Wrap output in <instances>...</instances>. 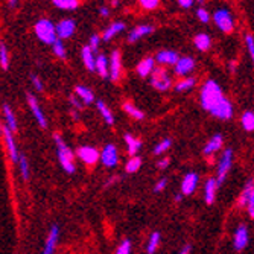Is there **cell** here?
I'll return each instance as SVG.
<instances>
[{
  "mask_svg": "<svg viewBox=\"0 0 254 254\" xmlns=\"http://www.w3.org/2000/svg\"><path fill=\"white\" fill-rule=\"evenodd\" d=\"M250 244V233H248V227L241 224L236 230H235V235H233V247L236 251H242L248 247Z\"/></svg>",
  "mask_w": 254,
  "mask_h": 254,
  "instance_id": "cell-11",
  "label": "cell"
},
{
  "mask_svg": "<svg viewBox=\"0 0 254 254\" xmlns=\"http://www.w3.org/2000/svg\"><path fill=\"white\" fill-rule=\"evenodd\" d=\"M196 84V79L192 78V76H188V78H183L181 81H178L175 84V91H178V93H183V91H189L195 87Z\"/></svg>",
  "mask_w": 254,
  "mask_h": 254,
  "instance_id": "cell-31",
  "label": "cell"
},
{
  "mask_svg": "<svg viewBox=\"0 0 254 254\" xmlns=\"http://www.w3.org/2000/svg\"><path fill=\"white\" fill-rule=\"evenodd\" d=\"M230 68H232V72H235V68H236V63L235 61L230 63Z\"/></svg>",
  "mask_w": 254,
  "mask_h": 254,
  "instance_id": "cell-54",
  "label": "cell"
},
{
  "mask_svg": "<svg viewBox=\"0 0 254 254\" xmlns=\"http://www.w3.org/2000/svg\"><path fill=\"white\" fill-rule=\"evenodd\" d=\"M96 107H98V110H99V113H101V116L104 118V121H105L108 125H113V124H114V116H113L111 110L107 107V104L102 102V101H98V102H96Z\"/></svg>",
  "mask_w": 254,
  "mask_h": 254,
  "instance_id": "cell-32",
  "label": "cell"
},
{
  "mask_svg": "<svg viewBox=\"0 0 254 254\" xmlns=\"http://www.w3.org/2000/svg\"><path fill=\"white\" fill-rule=\"evenodd\" d=\"M183 9H188V8H190V6H193V0H178V2H177Z\"/></svg>",
  "mask_w": 254,
  "mask_h": 254,
  "instance_id": "cell-49",
  "label": "cell"
},
{
  "mask_svg": "<svg viewBox=\"0 0 254 254\" xmlns=\"http://www.w3.org/2000/svg\"><path fill=\"white\" fill-rule=\"evenodd\" d=\"M138 5H140L143 9H146V11H152V9H157L160 6V2H158V0H140Z\"/></svg>",
  "mask_w": 254,
  "mask_h": 254,
  "instance_id": "cell-41",
  "label": "cell"
},
{
  "mask_svg": "<svg viewBox=\"0 0 254 254\" xmlns=\"http://www.w3.org/2000/svg\"><path fill=\"white\" fill-rule=\"evenodd\" d=\"M52 5L58 9H63V11H75L81 3L78 0H54Z\"/></svg>",
  "mask_w": 254,
  "mask_h": 254,
  "instance_id": "cell-30",
  "label": "cell"
},
{
  "mask_svg": "<svg viewBox=\"0 0 254 254\" xmlns=\"http://www.w3.org/2000/svg\"><path fill=\"white\" fill-rule=\"evenodd\" d=\"M241 122H242V127L245 131L251 132L254 131V113L253 111H245L241 118Z\"/></svg>",
  "mask_w": 254,
  "mask_h": 254,
  "instance_id": "cell-36",
  "label": "cell"
},
{
  "mask_svg": "<svg viewBox=\"0 0 254 254\" xmlns=\"http://www.w3.org/2000/svg\"><path fill=\"white\" fill-rule=\"evenodd\" d=\"M140 166H142V158L135 155V157H131V158L127 161L125 171H127L128 174H135L138 169H140Z\"/></svg>",
  "mask_w": 254,
  "mask_h": 254,
  "instance_id": "cell-37",
  "label": "cell"
},
{
  "mask_svg": "<svg viewBox=\"0 0 254 254\" xmlns=\"http://www.w3.org/2000/svg\"><path fill=\"white\" fill-rule=\"evenodd\" d=\"M99 160L105 168H114L119 161V152L118 148L113 143L105 145V148L99 152Z\"/></svg>",
  "mask_w": 254,
  "mask_h": 254,
  "instance_id": "cell-8",
  "label": "cell"
},
{
  "mask_svg": "<svg viewBox=\"0 0 254 254\" xmlns=\"http://www.w3.org/2000/svg\"><path fill=\"white\" fill-rule=\"evenodd\" d=\"M239 205L248 210L250 218H254V184L253 180H248L245 188L239 196Z\"/></svg>",
  "mask_w": 254,
  "mask_h": 254,
  "instance_id": "cell-7",
  "label": "cell"
},
{
  "mask_svg": "<svg viewBox=\"0 0 254 254\" xmlns=\"http://www.w3.org/2000/svg\"><path fill=\"white\" fill-rule=\"evenodd\" d=\"M151 84L158 91H168L172 87V79L169 73L161 67H155L151 72Z\"/></svg>",
  "mask_w": 254,
  "mask_h": 254,
  "instance_id": "cell-5",
  "label": "cell"
},
{
  "mask_svg": "<svg viewBox=\"0 0 254 254\" xmlns=\"http://www.w3.org/2000/svg\"><path fill=\"white\" fill-rule=\"evenodd\" d=\"M52 51H54V54H55L58 58H61V60H65V55H67V52H65V48H64V43H63L61 40H57V41L52 44Z\"/></svg>",
  "mask_w": 254,
  "mask_h": 254,
  "instance_id": "cell-40",
  "label": "cell"
},
{
  "mask_svg": "<svg viewBox=\"0 0 254 254\" xmlns=\"http://www.w3.org/2000/svg\"><path fill=\"white\" fill-rule=\"evenodd\" d=\"M152 32H154V28L152 26H149V25H140V26L134 28L128 34V41L129 43H135V41H138L140 38H143V37H146V35H149Z\"/></svg>",
  "mask_w": 254,
  "mask_h": 254,
  "instance_id": "cell-22",
  "label": "cell"
},
{
  "mask_svg": "<svg viewBox=\"0 0 254 254\" xmlns=\"http://www.w3.org/2000/svg\"><path fill=\"white\" fill-rule=\"evenodd\" d=\"M169 165H171V160L169 158H161L158 163H157V168L158 169H168Z\"/></svg>",
  "mask_w": 254,
  "mask_h": 254,
  "instance_id": "cell-50",
  "label": "cell"
},
{
  "mask_svg": "<svg viewBox=\"0 0 254 254\" xmlns=\"http://www.w3.org/2000/svg\"><path fill=\"white\" fill-rule=\"evenodd\" d=\"M124 31H125V23H122V21H114L111 26H108L105 29V32L102 35V40L104 41H110L111 38H114L118 34H121Z\"/></svg>",
  "mask_w": 254,
  "mask_h": 254,
  "instance_id": "cell-25",
  "label": "cell"
},
{
  "mask_svg": "<svg viewBox=\"0 0 254 254\" xmlns=\"http://www.w3.org/2000/svg\"><path fill=\"white\" fill-rule=\"evenodd\" d=\"M178 58H180L178 54L174 52V51H160L155 55L154 61H157L161 65H175V63L178 61Z\"/></svg>",
  "mask_w": 254,
  "mask_h": 254,
  "instance_id": "cell-21",
  "label": "cell"
},
{
  "mask_svg": "<svg viewBox=\"0 0 254 254\" xmlns=\"http://www.w3.org/2000/svg\"><path fill=\"white\" fill-rule=\"evenodd\" d=\"M18 3L17 2H14V0H11V2H9V6H17Z\"/></svg>",
  "mask_w": 254,
  "mask_h": 254,
  "instance_id": "cell-57",
  "label": "cell"
},
{
  "mask_svg": "<svg viewBox=\"0 0 254 254\" xmlns=\"http://www.w3.org/2000/svg\"><path fill=\"white\" fill-rule=\"evenodd\" d=\"M174 67L178 76H186L195 68V60L192 57H180Z\"/></svg>",
  "mask_w": 254,
  "mask_h": 254,
  "instance_id": "cell-16",
  "label": "cell"
},
{
  "mask_svg": "<svg viewBox=\"0 0 254 254\" xmlns=\"http://www.w3.org/2000/svg\"><path fill=\"white\" fill-rule=\"evenodd\" d=\"M232 165H233V151L232 149H225L219 158V163H218V174H216V183L218 186H221V184L225 181L230 169H232Z\"/></svg>",
  "mask_w": 254,
  "mask_h": 254,
  "instance_id": "cell-6",
  "label": "cell"
},
{
  "mask_svg": "<svg viewBox=\"0 0 254 254\" xmlns=\"http://www.w3.org/2000/svg\"><path fill=\"white\" fill-rule=\"evenodd\" d=\"M3 118H5V127H6L12 134H15L17 129H18V125H17L15 114H14L12 108H11L8 104L3 105Z\"/></svg>",
  "mask_w": 254,
  "mask_h": 254,
  "instance_id": "cell-23",
  "label": "cell"
},
{
  "mask_svg": "<svg viewBox=\"0 0 254 254\" xmlns=\"http://www.w3.org/2000/svg\"><path fill=\"white\" fill-rule=\"evenodd\" d=\"M222 143H224V138H222V135L221 134H215L213 137H210V140L205 143V146H204V155H207V157H210V155H213L215 152H218L221 148H222Z\"/></svg>",
  "mask_w": 254,
  "mask_h": 254,
  "instance_id": "cell-20",
  "label": "cell"
},
{
  "mask_svg": "<svg viewBox=\"0 0 254 254\" xmlns=\"http://www.w3.org/2000/svg\"><path fill=\"white\" fill-rule=\"evenodd\" d=\"M72 116H73V119H75V121H78V113L72 111Z\"/></svg>",
  "mask_w": 254,
  "mask_h": 254,
  "instance_id": "cell-55",
  "label": "cell"
},
{
  "mask_svg": "<svg viewBox=\"0 0 254 254\" xmlns=\"http://www.w3.org/2000/svg\"><path fill=\"white\" fill-rule=\"evenodd\" d=\"M199 98L201 107L207 113H210L212 116L221 121H230L233 118V105L224 96L222 88L215 79H209L204 82Z\"/></svg>",
  "mask_w": 254,
  "mask_h": 254,
  "instance_id": "cell-1",
  "label": "cell"
},
{
  "mask_svg": "<svg viewBox=\"0 0 254 254\" xmlns=\"http://www.w3.org/2000/svg\"><path fill=\"white\" fill-rule=\"evenodd\" d=\"M124 138H125V143H127L129 155L135 157L137 152L140 151V148H142V140H140V138H137V137H132L131 134H125Z\"/></svg>",
  "mask_w": 254,
  "mask_h": 254,
  "instance_id": "cell-27",
  "label": "cell"
},
{
  "mask_svg": "<svg viewBox=\"0 0 254 254\" xmlns=\"http://www.w3.org/2000/svg\"><path fill=\"white\" fill-rule=\"evenodd\" d=\"M111 6H119V2H118V0H114V2H111Z\"/></svg>",
  "mask_w": 254,
  "mask_h": 254,
  "instance_id": "cell-56",
  "label": "cell"
},
{
  "mask_svg": "<svg viewBox=\"0 0 254 254\" xmlns=\"http://www.w3.org/2000/svg\"><path fill=\"white\" fill-rule=\"evenodd\" d=\"M245 44H247V49H248V54L251 58H254V38L251 34H247L245 35Z\"/></svg>",
  "mask_w": 254,
  "mask_h": 254,
  "instance_id": "cell-45",
  "label": "cell"
},
{
  "mask_svg": "<svg viewBox=\"0 0 254 254\" xmlns=\"http://www.w3.org/2000/svg\"><path fill=\"white\" fill-rule=\"evenodd\" d=\"M68 101H70V104H72V107H73V108H76V110H82V102H81L75 95H72V96H70V99H68Z\"/></svg>",
  "mask_w": 254,
  "mask_h": 254,
  "instance_id": "cell-48",
  "label": "cell"
},
{
  "mask_svg": "<svg viewBox=\"0 0 254 254\" xmlns=\"http://www.w3.org/2000/svg\"><path fill=\"white\" fill-rule=\"evenodd\" d=\"M75 29H76V23L72 18H63L55 25L57 38L61 40V41L65 40V38H70L73 35Z\"/></svg>",
  "mask_w": 254,
  "mask_h": 254,
  "instance_id": "cell-9",
  "label": "cell"
},
{
  "mask_svg": "<svg viewBox=\"0 0 254 254\" xmlns=\"http://www.w3.org/2000/svg\"><path fill=\"white\" fill-rule=\"evenodd\" d=\"M2 127H3V124H2V121H0V131H2Z\"/></svg>",
  "mask_w": 254,
  "mask_h": 254,
  "instance_id": "cell-58",
  "label": "cell"
},
{
  "mask_svg": "<svg viewBox=\"0 0 254 254\" xmlns=\"http://www.w3.org/2000/svg\"><path fill=\"white\" fill-rule=\"evenodd\" d=\"M160 241H161V235L158 232H154L151 236H149V241H148V245H146V253L148 254H155L158 245H160Z\"/></svg>",
  "mask_w": 254,
  "mask_h": 254,
  "instance_id": "cell-35",
  "label": "cell"
},
{
  "mask_svg": "<svg viewBox=\"0 0 254 254\" xmlns=\"http://www.w3.org/2000/svg\"><path fill=\"white\" fill-rule=\"evenodd\" d=\"M58 238H60V227L52 225L51 232L48 235V239H46V244H44V250H43L41 254H54L55 248H57V244H58Z\"/></svg>",
  "mask_w": 254,
  "mask_h": 254,
  "instance_id": "cell-17",
  "label": "cell"
},
{
  "mask_svg": "<svg viewBox=\"0 0 254 254\" xmlns=\"http://www.w3.org/2000/svg\"><path fill=\"white\" fill-rule=\"evenodd\" d=\"M99 14H101L102 17H108V15H110V9H108L107 6H101V9H99Z\"/></svg>",
  "mask_w": 254,
  "mask_h": 254,
  "instance_id": "cell-51",
  "label": "cell"
},
{
  "mask_svg": "<svg viewBox=\"0 0 254 254\" xmlns=\"http://www.w3.org/2000/svg\"><path fill=\"white\" fill-rule=\"evenodd\" d=\"M166 186H168V178H161V180L157 181V184L154 186V192H155V193L163 192V190L166 189Z\"/></svg>",
  "mask_w": 254,
  "mask_h": 254,
  "instance_id": "cell-46",
  "label": "cell"
},
{
  "mask_svg": "<svg viewBox=\"0 0 254 254\" xmlns=\"http://www.w3.org/2000/svg\"><path fill=\"white\" fill-rule=\"evenodd\" d=\"M0 134L3 135V140H5V143H6V148H8L11 161H12V163H17L20 154H18V149H17V145H15V140H14V134H12L5 125L2 127V131H0Z\"/></svg>",
  "mask_w": 254,
  "mask_h": 254,
  "instance_id": "cell-14",
  "label": "cell"
},
{
  "mask_svg": "<svg viewBox=\"0 0 254 254\" xmlns=\"http://www.w3.org/2000/svg\"><path fill=\"white\" fill-rule=\"evenodd\" d=\"M82 61H84V65L87 67L88 72H95V55L93 52H91V49L88 48V46H84L82 48Z\"/></svg>",
  "mask_w": 254,
  "mask_h": 254,
  "instance_id": "cell-29",
  "label": "cell"
},
{
  "mask_svg": "<svg viewBox=\"0 0 254 254\" xmlns=\"http://www.w3.org/2000/svg\"><path fill=\"white\" fill-rule=\"evenodd\" d=\"M174 199H175V202H181V201H183V195H181V193H177V195L174 196Z\"/></svg>",
  "mask_w": 254,
  "mask_h": 254,
  "instance_id": "cell-53",
  "label": "cell"
},
{
  "mask_svg": "<svg viewBox=\"0 0 254 254\" xmlns=\"http://www.w3.org/2000/svg\"><path fill=\"white\" fill-rule=\"evenodd\" d=\"M116 254H131V241L124 239L116 250Z\"/></svg>",
  "mask_w": 254,
  "mask_h": 254,
  "instance_id": "cell-42",
  "label": "cell"
},
{
  "mask_svg": "<svg viewBox=\"0 0 254 254\" xmlns=\"http://www.w3.org/2000/svg\"><path fill=\"white\" fill-rule=\"evenodd\" d=\"M171 145H172V140H171V138H163V140L158 142V143L155 145V148H154V154H155V155L165 154V152L171 148Z\"/></svg>",
  "mask_w": 254,
  "mask_h": 254,
  "instance_id": "cell-39",
  "label": "cell"
},
{
  "mask_svg": "<svg viewBox=\"0 0 254 254\" xmlns=\"http://www.w3.org/2000/svg\"><path fill=\"white\" fill-rule=\"evenodd\" d=\"M124 110H125V113L127 114H129V116L132 118V119H135V121H142L143 118H145V114L138 110L134 104H131V102H124Z\"/></svg>",
  "mask_w": 254,
  "mask_h": 254,
  "instance_id": "cell-33",
  "label": "cell"
},
{
  "mask_svg": "<svg viewBox=\"0 0 254 254\" xmlns=\"http://www.w3.org/2000/svg\"><path fill=\"white\" fill-rule=\"evenodd\" d=\"M196 17L202 23H209L210 21V14H209V11H207L205 8H198L196 9Z\"/></svg>",
  "mask_w": 254,
  "mask_h": 254,
  "instance_id": "cell-43",
  "label": "cell"
},
{
  "mask_svg": "<svg viewBox=\"0 0 254 254\" xmlns=\"http://www.w3.org/2000/svg\"><path fill=\"white\" fill-rule=\"evenodd\" d=\"M35 35L37 38L44 43V44H49L52 46L58 38H57V32H55V25L49 20V18H40L35 23Z\"/></svg>",
  "mask_w": 254,
  "mask_h": 254,
  "instance_id": "cell-3",
  "label": "cell"
},
{
  "mask_svg": "<svg viewBox=\"0 0 254 254\" xmlns=\"http://www.w3.org/2000/svg\"><path fill=\"white\" fill-rule=\"evenodd\" d=\"M122 75V61H121V52L114 51L111 54V60L108 64V76L111 81H119Z\"/></svg>",
  "mask_w": 254,
  "mask_h": 254,
  "instance_id": "cell-13",
  "label": "cell"
},
{
  "mask_svg": "<svg viewBox=\"0 0 254 254\" xmlns=\"http://www.w3.org/2000/svg\"><path fill=\"white\" fill-rule=\"evenodd\" d=\"M0 67H2L3 70H8L9 68V55H8L6 44L3 41H0Z\"/></svg>",
  "mask_w": 254,
  "mask_h": 254,
  "instance_id": "cell-38",
  "label": "cell"
},
{
  "mask_svg": "<svg viewBox=\"0 0 254 254\" xmlns=\"http://www.w3.org/2000/svg\"><path fill=\"white\" fill-rule=\"evenodd\" d=\"M101 44V37L98 34H93L90 37V43H88V48L91 49V52H95Z\"/></svg>",
  "mask_w": 254,
  "mask_h": 254,
  "instance_id": "cell-44",
  "label": "cell"
},
{
  "mask_svg": "<svg viewBox=\"0 0 254 254\" xmlns=\"http://www.w3.org/2000/svg\"><path fill=\"white\" fill-rule=\"evenodd\" d=\"M199 183V175L196 172H189L184 175L183 181H181V195H192Z\"/></svg>",
  "mask_w": 254,
  "mask_h": 254,
  "instance_id": "cell-15",
  "label": "cell"
},
{
  "mask_svg": "<svg viewBox=\"0 0 254 254\" xmlns=\"http://www.w3.org/2000/svg\"><path fill=\"white\" fill-rule=\"evenodd\" d=\"M76 155L87 166H95L99 161V151L93 146H79Z\"/></svg>",
  "mask_w": 254,
  "mask_h": 254,
  "instance_id": "cell-10",
  "label": "cell"
},
{
  "mask_svg": "<svg viewBox=\"0 0 254 254\" xmlns=\"http://www.w3.org/2000/svg\"><path fill=\"white\" fill-rule=\"evenodd\" d=\"M218 183L215 178H209L205 181V186H204V199H205V204L212 205L215 202V198H216V190H218Z\"/></svg>",
  "mask_w": 254,
  "mask_h": 254,
  "instance_id": "cell-18",
  "label": "cell"
},
{
  "mask_svg": "<svg viewBox=\"0 0 254 254\" xmlns=\"http://www.w3.org/2000/svg\"><path fill=\"white\" fill-rule=\"evenodd\" d=\"M54 140L57 143V149H58V160L60 165L64 169V172L67 174H75L76 172V166H75V154L72 152V149L65 145V142L61 138L60 134L54 135Z\"/></svg>",
  "mask_w": 254,
  "mask_h": 254,
  "instance_id": "cell-2",
  "label": "cell"
},
{
  "mask_svg": "<svg viewBox=\"0 0 254 254\" xmlns=\"http://www.w3.org/2000/svg\"><path fill=\"white\" fill-rule=\"evenodd\" d=\"M189 253H190V245L183 247V250L180 251V254H189Z\"/></svg>",
  "mask_w": 254,
  "mask_h": 254,
  "instance_id": "cell-52",
  "label": "cell"
},
{
  "mask_svg": "<svg viewBox=\"0 0 254 254\" xmlns=\"http://www.w3.org/2000/svg\"><path fill=\"white\" fill-rule=\"evenodd\" d=\"M31 81H32V85L35 87L37 91H43V90H44V85H43L41 79H40L37 75H31Z\"/></svg>",
  "mask_w": 254,
  "mask_h": 254,
  "instance_id": "cell-47",
  "label": "cell"
},
{
  "mask_svg": "<svg viewBox=\"0 0 254 254\" xmlns=\"http://www.w3.org/2000/svg\"><path fill=\"white\" fill-rule=\"evenodd\" d=\"M75 96L85 105H90L91 102L95 101V95L93 91H91L88 87H84V85H76L75 87Z\"/></svg>",
  "mask_w": 254,
  "mask_h": 254,
  "instance_id": "cell-24",
  "label": "cell"
},
{
  "mask_svg": "<svg viewBox=\"0 0 254 254\" xmlns=\"http://www.w3.org/2000/svg\"><path fill=\"white\" fill-rule=\"evenodd\" d=\"M154 68H155V61H154V58H152V57H146V58H143L140 63L137 64L135 72H137L138 76L146 78V76L151 75V72L154 70Z\"/></svg>",
  "mask_w": 254,
  "mask_h": 254,
  "instance_id": "cell-19",
  "label": "cell"
},
{
  "mask_svg": "<svg viewBox=\"0 0 254 254\" xmlns=\"http://www.w3.org/2000/svg\"><path fill=\"white\" fill-rule=\"evenodd\" d=\"M193 44H195V48L201 52H205V51H209L210 49V46H212V38L210 35H207V34H198L195 38H193Z\"/></svg>",
  "mask_w": 254,
  "mask_h": 254,
  "instance_id": "cell-28",
  "label": "cell"
},
{
  "mask_svg": "<svg viewBox=\"0 0 254 254\" xmlns=\"http://www.w3.org/2000/svg\"><path fill=\"white\" fill-rule=\"evenodd\" d=\"M17 163H18L20 174H21L23 180L28 181V180H29V177H31V172H29V161H28V158H26L25 155H23V154H20Z\"/></svg>",
  "mask_w": 254,
  "mask_h": 254,
  "instance_id": "cell-34",
  "label": "cell"
},
{
  "mask_svg": "<svg viewBox=\"0 0 254 254\" xmlns=\"http://www.w3.org/2000/svg\"><path fill=\"white\" fill-rule=\"evenodd\" d=\"M26 101H28V105H29L32 114L35 116L38 125H40L41 128H48V119H46V116H44V113H43V110H41V107H40L37 98H35L34 95L28 93V95H26Z\"/></svg>",
  "mask_w": 254,
  "mask_h": 254,
  "instance_id": "cell-12",
  "label": "cell"
},
{
  "mask_svg": "<svg viewBox=\"0 0 254 254\" xmlns=\"http://www.w3.org/2000/svg\"><path fill=\"white\" fill-rule=\"evenodd\" d=\"M213 21L218 26V29L222 31L224 34H232L235 31V18L232 14H230V11L225 8H219L215 11Z\"/></svg>",
  "mask_w": 254,
  "mask_h": 254,
  "instance_id": "cell-4",
  "label": "cell"
},
{
  "mask_svg": "<svg viewBox=\"0 0 254 254\" xmlns=\"http://www.w3.org/2000/svg\"><path fill=\"white\" fill-rule=\"evenodd\" d=\"M95 72L101 78H108V58L105 55L95 57Z\"/></svg>",
  "mask_w": 254,
  "mask_h": 254,
  "instance_id": "cell-26",
  "label": "cell"
}]
</instances>
